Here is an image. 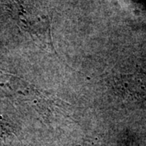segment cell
I'll return each mask as SVG.
<instances>
[{"label": "cell", "instance_id": "obj_1", "mask_svg": "<svg viewBox=\"0 0 146 146\" xmlns=\"http://www.w3.org/2000/svg\"><path fill=\"white\" fill-rule=\"evenodd\" d=\"M119 89L127 99L137 102H146V73L125 75L120 79Z\"/></svg>", "mask_w": 146, "mask_h": 146}, {"label": "cell", "instance_id": "obj_2", "mask_svg": "<svg viewBox=\"0 0 146 146\" xmlns=\"http://www.w3.org/2000/svg\"><path fill=\"white\" fill-rule=\"evenodd\" d=\"M4 124V122H3V119H1V117H0V134H1V130H4L3 129V125Z\"/></svg>", "mask_w": 146, "mask_h": 146}]
</instances>
